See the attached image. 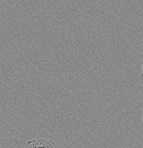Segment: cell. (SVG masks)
Instances as JSON below:
<instances>
[{"instance_id": "obj_1", "label": "cell", "mask_w": 143, "mask_h": 148, "mask_svg": "<svg viewBox=\"0 0 143 148\" xmlns=\"http://www.w3.org/2000/svg\"><path fill=\"white\" fill-rule=\"evenodd\" d=\"M25 148H58L54 142L44 138L34 139L28 141Z\"/></svg>"}, {"instance_id": "obj_2", "label": "cell", "mask_w": 143, "mask_h": 148, "mask_svg": "<svg viewBox=\"0 0 143 148\" xmlns=\"http://www.w3.org/2000/svg\"><path fill=\"white\" fill-rule=\"evenodd\" d=\"M140 81L142 83V88H143V64L142 65V72H141V75H140Z\"/></svg>"}, {"instance_id": "obj_3", "label": "cell", "mask_w": 143, "mask_h": 148, "mask_svg": "<svg viewBox=\"0 0 143 148\" xmlns=\"http://www.w3.org/2000/svg\"><path fill=\"white\" fill-rule=\"evenodd\" d=\"M142 122H143V110H142Z\"/></svg>"}]
</instances>
